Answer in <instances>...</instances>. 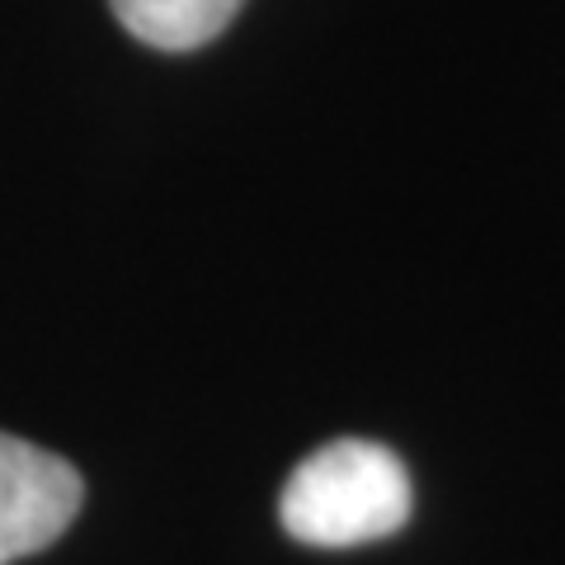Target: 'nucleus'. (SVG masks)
Listing matches in <instances>:
<instances>
[{
	"mask_svg": "<svg viewBox=\"0 0 565 565\" xmlns=\"http://www.w3.org/2000/svg\"><path fill=\"white\" fill-rule=\"evenodd\" d=\"M411 504V476L392 448L334 438L297 462L278 494V519L307 546H363L401 533Z\"/></svg>",
	"mask_w": 565,
	"mask_h": 565,
	"instance_id": "1",
	"label": "nucleus"
},
{
	"mask_svg": "<svg viewBox=\"0 0 565 565\" xmlns=\"http://www.w3.org/2000/svg\"><path fill=\"white\" fill-rule=\"evenodd\" d=\"M85 481L66 457L0 434V565L57 542L81 514Z\"/></svg>",
	"mask_w": 565,
	"mask_h": 565,
	"instance_id": "2",
	"label": "nucleus"
},
{
	"mask_svg": "<svg viewBox=\"0 0 565 565\" xmlns=\"http://www.w3.org/2000/svg\"><path fill=\"white\" fill-rule=\"evenodd\" d=\"M118 24L161 52H189L212 43L236 20L245 0H109Z\"/></svg>",
	"mask_w": 565,
	"mask_h": 565,
	"instance_id": "3",
	"label": "nucleus"
}]
</instances>
